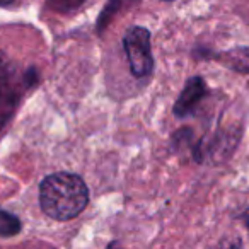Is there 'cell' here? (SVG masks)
Instances as JSON below:
<instances>
[{
	"label": "cell",
	"mask_w": 249,
	"mask_h": 249,
	"mask_svg": "<svg viewBox=\"0 0 249 249\" xmlns=\"http://www.w3.org/2000/svg\"><path fill=\"white\" fill-rule=\"evenodd\" d=\"M246 224H248V229H249V213H248V218H246Z\"/></svg>",
	"instance_id": "obj_9"
},
{
	"label": "cell",
	"mask_w": 249,
	"mask_h": 249,
	"mask_svg": "<svg viewBox=\"0 0 249 249\" xmlns=\"http://www.w3.org/2000/svg\"><path fill=\"white\" fill-rule=\"evenodd\" d=\"M22 231V224L19 217L11 212L0 208V237H14Z\"/></svg>",
	"instance_id": "obj_7"
},
{
	"label": "cell",
	"mask_w": 249,
	"mask_h": 249,
	"mask_svg": "<svg viewBox=\"0 0 249 249\" xmlns=\"http://www.w3.org/2000/svg\"><path fill=\"white\" fill-rule=\"evenodd\" d=\"M207 96V84H205L203 77L195 75L186 80L183 90H181L179 97L174 103V116L176 118H186L195 113L196 106L201 103V99Z\"/></svg>",
	"instance_id": "obj_4"
},
{
	"label": "cell",
	"mask_w": 249,
	"mask_h": 249,
	"mask_svg": "<svg viewBox=\"0 0 249 249\" xmlns=\"http://www.w3.org/2000/svg\"><path fill=\"white\" fill-rule=\"evenodd\" d=\"M140 0H107L104 9L101 11L99 14V19H97V24H96V29H97V35H103L104 29L113 22V19L116 18L120 12H124L128 11L130 7L139 4Z\"/></svg>",
	"instance_id": "obj_5"
},
{
	"label": "cell",
	"mask_w": 249,
	"mask_h": 249,
	"mask_svg": "<svg viewBox=\"0 0 249 249\" xmlns=\"http://www.w3.org/2000/svg\"><path fill=\"white\" fill-rule=\"evenodd\" d=\"M35 82V70H29L22 75H18L14 67L0 56V130L11 121L19 103H21L22 94Z\"/></svg>",
	"instance_id": "obj_2"
},
{
	"label": "cell",
	"mask_w": 249,
	"mask_h": 249,
	"mask_svg": "<svg viewBox=\"0 0 249 249\" xmlns=\"http://www.w3.org/2000/svg\"><path fill=\"white\" fill-rule=\"evenodd\" d=\"M222 63L229 67L232 70H237L242 73H249V48H237L232 52H225L222 55H218Z\"/></svg>",
	"instance_id": "obj_6"
},
{
	"label": "cell",
	"mask_w": 249,
	"mask_h": 249,
	"mask_svg": "<svg viewBox=\"0 0 249 249\" xmlns=\"http://www.w3.org/2000/svg\"><path fill=\"white\" fill-rule=\"evenodd\" d=\"M162 2H173V0H162Z\"/></svg>",
	"instance_id": "obj_10"
},
{
	"label": "cell",
	"mask_w": 249,
	"mask_h": 249,
	"mask_svg": "<svg viewBox=\"0 0 249 249\" xmlns=\"http://www.w3.org/2000/svg\"><path fill=\"white\" fill-rule=\"evenodd\" d=\"M89 203L86 181L72 173H55L39 184V205L50 218L70 220Z\"/></svg>",
	"instance_id": "obj_1"
},
{
	"label": "cell",
	"mask_w": 249,
	"mask_h": 249,
	"mask_svg": "<svg viewBox=\"0 0 249 249\" xmlns=\"http://www.w3.org/2000/svg\"><path fill=\"white\" fill-rule=\"evenodd\" d=\"M123 50L132 75L137 79L150 77L154 70V55L149 29L143 26H133L126 29L123 36Z\"/></svg>",
	"instance_id": "obj_3"
},
{
	"label": "cell",
	"mask_w": 249,
	"mask_h": 249,
	"mask_svg": "<svg viewBox=\"0 0 249 249\" xmlns=\"http://www.w3.org/2000/svg\"><path fill=\"white\" fill-rule=\"evenodd\" d=\"M48 4L50 7L58 12H70L79 7V5H82L84 0H48Z\"/></svg>",
	"instance_id": "obj_8"
}]
</instances>
